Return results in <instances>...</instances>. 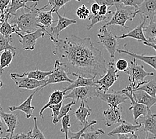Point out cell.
Masks as SVG:
<instances>
[{"label": "cell", "mask_w": 156, "mask_h": 139, "mask_svg": "<svg viewBox=\"0 0 156 139\" xmlns=\"http://www.w3.org/2000/svg\"><path fill=\"white\" fill-rule=\"evenodd\" d=\"M49 39L55 46L53 53L59 58L67 74L100 78L106 73L107 66L102 52L95 47L90 37L72 35L63 39Z\"/></svg>", "instance_id": "cell-1"}, {"label": "cell", "mask_w": 156, "mask_h": 139, "mask_svg": "<svg viewBox=\"0 0 156 139\" xmlns=\"http://www.w3.org/2000/svg\"><path fill=\"white\" fill-rule=\"evenodd\" d=\"M37 3L31 6L30 9L26 11V8H22L12 16H9L8 21L16 28V31L20 33H31L37 30L39 25L37 21V15L39 8Z\"/></svg>", "instance_id": "cell-2"}, {"label": "cell", "mask_w": 156, "mask_h": 139, "mask_svg": "<svg viewBox=\"0 0 156 139\" xmlns=\"http://www.w3.org/2000/svg\"><path fill=\"white\" fill-rule=\"evenodd\" d=\"M114 5L116 11L113 13L112 19L104 24L103 27H107L109 26H118L122 29L128 30L129 27L126 26L127 21H132L137 15V9L133 7L124 6L119 2L115 3Z\"/></svg>", "instance_id": "cell-3"}, {"label": "cell", "mask_w": 156, "mask_h": 139, "mask_svg": "<svg viewBox=\"0 0 156 139\" xmlns=\"http://www.w3.org/2000/svg\"><path fill=\"white\" fill-rule=\"evenodd\" d=\"M129 78V86L132 90L139 88L144 84L147 80L144 78L147 76H152L154 75V72H148L145 70L143 65H140L137 62V60L133 58L130 62L128 68L125 72Z\"/></svg>", "instance_id": "cell-4"}, {"label": "cell", "mask_w": 156, "mask_h": 139, "mask_svg": "<svg viewBox=\"0 0 156 139\" xmlns=\"http://www.w3.org/2000/svg\"><path fill=\"white\" fill-rule=\"evenodd\" d=\"M118 72L119 71L115 68L114 59L109 62L106 73L100 79L95 81L98 90L102 92H108L109 88L114 84L119 77Z\"/></svg>", "instance_id": "cell-5"}, {"label": "cell", "mask_w": 156, "mask_h": 139, "mask_svg": "<svg viewBox=\"0 0 156 139\" xmlns=\"http://www.w3.org/2000/svg\"><path fill=\"white\" fill-rule=\"evenodd\" d=\"M45 80L46 82L44 86H42L41 88L37 89V90H35V92H37L38 91H40L42 90L44 87L50 84L64 82H69L71 84L73 82V80L70 79L68 77V74L66 72L64 68H63L61 62H60L59 60H55L52 72L50 75H49V76L46 78Z\"/></svg>", "instance_id": "cell-6"}, {"label": "cell", "mask_w": 156, "mask_h": 139, "mask_svg": "<svg viewBox=\"0 0 156 139\" xmlns=\"http://www.w3.org/2000/svg\"><path fill=\"white\" fill-rule=\"evenodd\" d=\"M99 39V44H101L106 49L110 56V58L113 60L115 58L118 46V41L116 35L107 30V27H101L100 29V33L97 34Z\"/></svg>", "instance_id": "cell-7"}, {"label": "cell", "mask_w": 156, "mask_h": 139, "mask_svg": "<svg viewBox=\"0 0 156 139\" xmlns=\"http://www.w3.org/2000/svg\"><path fill=\"white\" fill-rule=\"evenodd\" d=\"M46 29L39 27L37 30L31 33L23 34L16 31L15 34L18 36V40L22 45L23 50H34L37 40L40 38H44Z\"/></svg>", "instance_id": "cell-8"}, {"label": "cell", "mask_w": 156, "mask_h": 139, "mask_svg": "<svg viewBox=\"0 0 156 139\" xmlns=\"http://www.w3.org/2000/svg\"><path fill=\"white\" fill-rule=\"evenodd\" d=\"M100 90H98L96 85L90 86L78 87L71 90L69 94L65 95L64 98H71L74 101H85L94 97H98Z\"/></svg>", "instance_id": "cell-9"}, {"label": "cell", "mask_w": 156, "mask_h": 139, "mask_svg": "<svg viewBox=\"0 0 156 139\" xmlns=\"http://www.w3.org/2000/svg\"><path fill=\"white\" fill-rule=\"evenodd\" d=\"M120 92L124 95H126L129 101H131V106L129 108V110H132L134 121L136 124H138L137 120L141 116H145L147 115L150 109H149L146 106L140 104L137 102L133 98L132 96V89L129 86H127L126 88L120 90Z\"/></svg>", "instance_id": "cell-10"}, {"label": "cell", "mask_w": 156, "mask_h": 139, "mask_svg": "<svg viewBox=\"0 0 156 139\" xmlns=\"http://www.w3.org/2000/svg\"><path fill=\"white\" fill-rule=\"evenodd\" d=\"M10 77L20 88L26 89L28 90H37L42 86H44L46 82L45 80L40 81L28 78L23 75V74H19L17 73H11Z\"/></svg>", "instance_id": "cell-11"}, {"label": "cell", "mask_w": 156, "mask_h": 139, "mask_svg": "<svg viewBox=\"0 0 156 139\" xmlns=\"http://www.w3.org/2000/svg\"><path fill=\"white\" fill-rule=\"evenodd\" d=\"M55 13L58 16V20L55 21L58 22V24H57L55 26L50 27L51 33H49L48 31H46L45 34H47L49 35V38L57 40V39L59 38V35L62 31L66 29L67 27L72 26V25L76 24L77 23V21L74 19L72 20L67 18V17L65 16L66 13H64V16H61L58 12H56Z\"/></svg>", "instance_id": "cell-12"}, {"label": "cell", "mask_w": 156, "mask_h": 139, "mask_svg": "<svg viewBox=\"0 0 156 139\" xmlns=\"http://www.w3.org/2000/svg\"><path fill=\"white\" fill-rule=\"evenodd\" d=\"M98 97L107 103L109 107H113V108H117L120 104L125 103L127 100H128V98L126 95L123 94L120 91L116 90H113L111 93L100 91Z\"/></svg>", "instance_id": "cell-13"}, {"label": "cell", "mask_w": 156, "mask_h": 139, "mask_svg": "<svg viewBox=\"0 0 156 139\" xmlns=\"http://www.w3.org/2000/svg\"><path fill=\"white\" fill-rule=\"evenodd\" d=\"M137 13L140 14L142 18L154 20L156 16V0H143L137 8Z\"/></svg>", "instance_id": "cell-14"}, {"label": "cell", "mask_w": 156, "mask_h": 139, "mask_svg": "<svg viewBox=\"0 0 156 139\" xmlns=\"http://www.w3.org/2000/svg\"><path fill=\"white\" fill-rule=\"evenodd\" d=\"M119 126H116L114 129H113L111 132L108 134L109 137H113L115 135H118L119 134H134L135 132L138 131L141 129L142 124L141 123H138L136 124H133L129 122H127L125 120H122Z\"/></svg>", "instance_id": "cell-15"}, {"label": "cell", "mask_w": 156, "mask_h": 139, "mask_svg": "<svg viewBox=\"0 0 156 139\" xmlns=\"http://www.w3.org/2000/svg\"><path fill=\"white\" fill-rule=\"evenodd\" d=\"M122 110V107L119 106L117 108L109 107V109L104 110L103 115L104 117L105 125L107 127H110L113 124L121 122Z\"/></svg>", "instance_id": "cell-16"}, {"label": "cell", "mask_w": 156, "mask_h": 139, "mask_svg": "<svg viewBox=\"0 0 156 139\" xmlns=\"http://www.w3.org/2000/svg\"><path fill=\"white\" fill-rule=\"evenodd\" d=\"M35 93H36V92L34 91L33 93L30 95L29 97L25 100L20 105L9 106V110L11 112L20 110V111L23 112L25 115H26L27 119H30V118L33 116V112L35 109V107L31 105V102H32Z\"/></svg>", "instance_id": "cell-17"}, {"label": "cell", "mask_w": 156, "mask_h": 139, "mask_svg": "<svg viewBox=\"0 0 156 139\" xmlns=\"http://www.w3.org/2000/svg\"><path fill=\"white\" fill-rule=\"evenodd\" d=\"M91 112L92 110L87 105L86 101H81L79 108L74 112V115L76 116V119L80 123L82 128L89 123L88 117L91 115Z\"/></svg>", "instance_id": "cell-18"}, {"label": "cell", "mask_w": 156, "mask_h": 139, "mask_svg": "<svg viewBox=\"0 0 156 139\" xmlns=\"http://www.w3.org/2000/svg\"><path fill=\"white\" fill-rule=\"evenodd\" d=\"M146 19L142 18V22L140 25H138L136 27H135L134 29L129 31V32H127L126 34H124L122 35H120V36H117L116 35L117 39L119 40V39L131 38L133 39H136V40L139 42H147V39L145 38L144 34V27L145 26V22H146Z\"/></svg>", "instance_id": "cell-19"}, {"label": "cell", "mask_w": 156, "mask_h": 139, "mask_svg": "<svg viewBox=\"0 0 156 139\" xmlns=\"http://www.w3.org/2000/svg\"><path fill=\"white\" fill-rule=\"evenodd\" d=\"M0 115L7 126L5 132L9 133V135H13L18 124L17 115L13 113H6L3 111V109H0Z\"/></svg>", "instance_id": "cell-20"}, {"label": "cell", "mask_w": 156, "mask_h": 139, "mask_svg": "<svg viewBox=\"0 0 156 139\" xmlns=\"http://www.w3.org/2000/svg\"><path fill=\"white\" fill-rule=\"evenodd\" d=\"M133 99L140 104L146 106L149 109L156 104V98H154L143 90H133Z\"/></svg>", "instance_id": "cell-21"}, {"label": "cell", "mask_w": 156, "mask_h": 139, "mask_svg": "<svg viewBox=\"0 0 156 139\" xmlns=\"http://www.w3.org/2000/svg\"><path fill=\"white\" fill-rule=\"evenodd\" d=\"M144 124V130L146 134L151 133L156 136V115L151 112V110L149 111L147 115L141 118V122H138Z\"/></svg>", "instance_id": "cell-22"}, {"label": "cell", "mask_w": 156, "mask_h": 139, "mask_svg": "<svg viewBox=\"0 0 156 139\" xmlns=\"http://www.w3.org/2000/svg\"><path fill=\"white\" fill-rule=\"evenodd\" d=\"M44 10L39 8L37 15V21L39 27L46 29L48 27H51L52 24L54 23V19H53L52 16L54 10L51 9L50 11H48V12Z\"/></svg>", "instance_id": "cell-23"}, {"label": "cell", "mask_w": 156, "mask_h": 139, "mask_svg": "<svg viewBox=\"0 0 156 139\" xmlns=\"http://www.w3.org/2000/svg\"><path fill=\"white\" fill-rule=\"evenodd\" d=\"M117 52L119 53H125V54L129 55L132 56L133 58L136 60H140L141 61L144 62V63L148 64L149 66L153 68L156 71V55L149 56V55H140L136 53L132 52L128 50L123 49H118Z\"/></svg>", "instance_id": "cell-24"}, {"label": "cell", "mask_w": 156, "mask_h": 139, "mask_svg": "<svg viewBox=\"0 0 156 139\" xmlns=\"http://www.w3.org/2000/svg\"><path fill=\"white\" fill-rule=\"evenodd\" d=\"M66 92L64 90H55L51 93V94L49 96V100L48 102L46 103V104L42 107V108L40 111V116L44 119L43 113L45 109L48 108L49 106L55 104H58L60 102H62L63 99H64Z\"/></svg>", "instance_id": "cell-25"}, {"label": "cell", "mask_w": 156, "mask_h": 139, "mask_svg": "<svg viewBox=\"0 0 156 139\" xmlns=\"http://www.w3.org/2000/svg\"><path fill=\"white\" fill-rule=\"evenodd\" d=\"M77 77V80H73L72 83H71L70 85H69L64 90L66 92L67 91L69 90H72L73 89L78 88V87H83V86H95V81L96 80V78H85L81 76H80V75H77L76 76Z\"/></svg>", "instance_id": "cell-26"}, {"label": "cell", "mask_w": 156, "mask_h": 139, "mask_svg": "<svg viewBox=\"0 0 156 139\" xmlns=\"http://www.w3.org/2000/svg\"><path fill=\"white\" fill-rule=\"evenodd\" d=\"M16 54V49H8L0 53V72L3 73V69L8 67Z\"/></svg>", "instance_id": "cell-27"}, {"label": "cell", "mask_w": 156, "mask_h": 139, "mask_svg": "<svg viewBox=\"0 0 156 139\" xmlns=\"http://www.w3.org/2000/svg\"><path fill=\"white\" fill-rule=\"evenodd\" d=\"M30 2V0H11L9 5L5 11L4 14H8L9 16H12L15 14L17 11L22 8H26L27 9H31V6L26 5L27 2Z\"/></svg>", "instance_id": "cell-28"}, {"label": "cell", "mask_w": 156, "mask_h": 139, "mask_svg": "<svg viewBox=\"0 0 156 139\" xmlns=\"http://www.w3.org/2000/svg\"><path fill=\"white\" fill-rule=\"evenodd\" d=\"M9 16L8 14H4V18L0 26V34L6 38H12V34L16 31L15 27L9 23Z\"/></svg>", "instance_id": "cell-29"}, {"label": "cell", "mask_w": 156, "mask_h": 139, "mask_svg": "<svg viewBox=\"0 0 156 139\" xmlns=\"http://www.w3.org/2000/svg\"><path fill=\"white\" fill-rule=\"evenodd\" d=\"M144 34L147 42H156V21L154 20H150L147 26L144 27Z\"/></svg>", "instance_id": "cell-30"}, {"label": "cell", "mask_w": 156, "mask_h": 139, "mask_svg": "<svg viewBox=\"0 0 156 139\" xmlns=\"http://www.w3.org/2000/svg\"><path fill=\"white\" fill-rule=\"evenodd\" d=\"M133 90H143L154 98H156V80H149L139 88Z\"/></svg>", "instance_id": "cell-31"}, {"label": "cell", "mask_w": 156, "mask_h": 139, "mask_svg": "<svg viewBox=\"0 0 156 139\" xmlns=\"http://www.w3.org/2000/svg\"><path fill=\"white\" fill-rule=\"evenodd\" d=\"M52 72L51 71H48V72H45V71H41L40 70H35L32 71H30V72H24L23 75L25 76L30 78H33V79L37 80H44L46 79L49 75H50Z\"/></svg>", "instance_id": "cell-32"}, {"label": "cell", "mask_w": 156, "mask_h": 139, "mask_svg": "<svg viewBox=\"0 0 156 139\" xmlns=\"http://www.w3.org/2000/svg\"><path fill=\"white\" fill-rule=\"evenodd\" d=\"M72 1V0H48V2L47 4H46L45 6L42 7L40 9L44 10L46 8H48L49 5H50L51 7V9L54 10V12H58V11L63 8L66 3L68 2ZM77 2H80V0H76Z\"/></svg>", "instance_id": "cell-33"}, {"label": "cell", "mask_w": 156, "mask_h": 139, "mask_svg": "<svg viewBox=\"0 0 156 139\" xmlns=\"http://www.w3.org/2000/svg\"><path fill=\"white\" fill-rule=\"evenodd\" d=\"M97 123H98L97 120H90V123H88L86 126H84L83 128H81L79 131L74 133V132L69 130L68 138H67V139H80L81 138V134H83L84 131H86V130L88 129V128H90V127H91L92 126Z\"/></svg>", "instance_id": "cell-34"}, {"label": "cell", "mask_w": 156, "mask_h": 139, "mask_svg": "<svg viewBox=\"0 0 156 139\" xmlns=\"http://www.w3.org/2000/svg\"><path fill=\"white\" fill-rule=\"evenodd\" d=\"M34 126L32 130L28 132L30 138L29 139H46L43 133L40 130L37 125V117H34Z\"/></svg>", "instance_id": "cell-35"}, {"label": "cell", "mask_w": 156, "mask_h": 139, "mask_svg": "<svg viewBox=\"0 0 156 139\" xmlns=\"http://www.w3.org/2000/svg\"><path fill=\"white\" fill-rule=\"evenodd\" d=\"M104 134L105 132L101 128H99L98 130H91L90 131H87V130H86L81 134V137L83 139H98L100 136Z\"/></svg>", "instance_id": "cell-36"}, {"label": "cell", "mask_w": 156, "mask_h": 139, "mask_svg": "<svg viewBox=\"0 0 156 139\" xmlns=\"http://www.w3.org/2000/svg\"><path fill=\"white\" fill-rule=\"evenodd\" d=\"M12 38H6L5 37L3 36L2 34H0V53L8 49H16V48L15 46L12 45Z\"/></svg>", "instance_id": "cell-37"}, {"label": "cell", "mask_w": 156, "mask_h": 139, "mask_svg": "<svg viewBox=\"0 0 156 139\" xmlns=\"http://www.w3.org/2000/svg\"><path fill=\"white\" fill-rule=\"evenodd\" d=\"M88 19L90 21V24L87 26V30H90L92 29L95 24H97L98 23H100L102 22V21H104L108 19V16H100L99 14H96V15H93L92 14L91 16H89Z\"/></svg>", "instance_id": "cell-38"}, {"label": "cell", "mask_w": 156, "mask_h": 139, "mask_svg": "<svg viewBox=\"0 0 156 139\" xmlns=\"http://www.w3.org/2000/svg\"><path fill=\"white\" fill-rule=\"evenodd\" d=\"M62 119V127L60 131H61L62 133H64L65 139H67V138H68V133L69 130V128L71 127L70 116L69 115H67L66 116H63Z\"/></svg>", "instance_id": "cell-39"}, {"label": "cell", "mask_w": 156, "mask_h": 139, "mask_svg": "<svg viewBox=\"0 0 156 139\" xmlns=\"http://www.w3.org/2000/svg\"><path fill=\"white\" fill-rule=\"evenodd\" d=\"M62 104H63V102L59 103L58 104L52 105L49 107V108H51L52 110V115H51V117L53 119L52 122L54 123V124H55V125H56V124L59 122L58 120V117L59 115L60 109L62 108Z\"/></svg>", "instance_id": "cell-40"}, {"label": "cell", "mask_w": 156, "mask_h": 139, "mask_svg": "<svg viewBox=\"0 0 156 139\" xmlns=\"http://www.w3.org/2000/svg\"><path fill=\"white\" fill-rule=\"evenodd\" d=\"M76 104V102L72 101V102H69L67 104H65V105H62L61 109H60V112H59V115L58 117V121L60 120V119H62L63 116H66L67 115H68V113L69 112V111L72 110V106L73 105H75Z\"/></svg>", "instance_id": "cell-41"}, {"label": "cell", "mask_w": 156, "mask_h": 139, "mask_svg": "<svg viewBox=\"0 0 156 139\" xmlns=\"http://www.w3.org/2000/svg\"><path fill=\"white\" fill-rule=\"evenodd\" d=\"M90 14V11L87 7L83 4L79 7L76 10V15L81 20H86L89 17Z\"/></svg>", "instance_id": "cell-42"}, {"label": "cell", "mask_w": 156, "mask_h": 139, "mask_svg": "<svg viewBox=\"0 0 156 139\" xmlns=\"http://www.w3.org/2000/svg\"><path fill=\"white\" fill-rule=\"evenodd\" d=\"M115 65L116 69L118 71L125 72L127 70V68H128L129 64L127 60L124 59H119L117 61V62L115 64Z\"/></svg>", "instance_id": "cell-43"}, {"label": "cell", "mask_w": 156, "mask_h": 139, "mask_svg": "<svg viewBox=\"0 0 156 139\" xmlns=\"http://www.w3.org/2000/svg\"><path fill=\"white\" fill-rule=\"evenodd\" d=\"M119 2L122 3L124 6L133 7L137 9L138 6L142 3L143 0H119Z\"/></svg>", "instance_id": "cell-44"}, {"label": "cell", "mask_w": 156, "mask_h": 139, "mask_svg": "<svg viewBox=\"0 0 156 139\" xmlns=\"http://www.w3.org/2000/svg\"><path fill=\"white\" fill-rule=\"evenodd\" d=\"M8 139H29L30 136L28 133H18V134H13V135H9L8 134Z\"/></svg>", "instance_id": "cell-45"}, {"label": "cell", "mask_w": 156, "mask_h": 139, "mask_svg": "<svg viewBox=\"0 0 156 139\" xmlns=\"http://www.w3.org/2000/svg\"><path fill=\"white\" fill-rule=\"evenodd\" d=\"M94 1L100 5H104L108 7H112L115 4V2H119V0H94Z\"/></svg>", "instance_id": "cell-46"}, {"label": "cell", "mask_w": 156, "mask_h": 139, "mask_svg": "<svg viewBox=\"0 0 156 139\" xmlns=\"http://www.w3.org/2000/svg\"><path fill=\"white\" fill-rule=\"evenodd\" d=\"M11 0H0V13L1 16H4V13L6 9L8 8Z\"/></svg>", "instance_id": "cell-47"}, {"label": "cell", "mask_w": 156, "mask_h": 139, "mask_svg": "<svg viewBox=\"0 0 156 139\" xmlns=\"http://www.w3.org/2000/svg\"><path fill=\"white\" fill-rule=\"evenodd\" d=\"M108 13H112L111 11H109V7L104 5H100V9H99V12H98L99 15L106 16V14H107Z\"/></svg>", "instance_id": "cell-48"}, {"label": "cell", "mask_w": 156, "mask_h": 139, "mask_svg": "<svg viewBox=\"0 0 156 139\" xmlns=\"http://www.w3.org/2000/svg\"><path fill=\"white\" fill-rule=\"evenodd\" d=\"M100 5H99L98 3H93L91 7V13L93 14V15H96V14H98V12H99V9H100Z\"/></svg>", "instance_id": "cell-49"}, {"label": "cell", "mask_w": 156, "mask_h": 139, "mask_svg": "<svg viewBox=\"0 0 156 139\" xmlns=\"http://www.w3.org/2000/svg\"><path fill=\"white\" fill-rule=\"evenodd\" d=\"M142 44L145 46H149V47H151L154 48L156 51V42H142Z\"/></svg>", "instance_id": "cell-50"}, {"label": "cell", "mask_w": 156, "mask_h": 139, "mask_svg": "<svg viewBox=\"0 0 156 139\" xmlns=\"http://www.w3.org/2000/svg\"><path fill=\"white\" fill-rule=\"evenodd\" d=\"M132 137H129L127 134H118V139H132Z\"/></svg>", "instance_id": "cell-51"}, {"label": "cell", "mask_w": 156, "mask_h": 139, "mask_svg": "<svg viewBox=\"0 0 156 139\" xmlns=\"http://www.w3.org/2000/svg\"><path fill=\"white\" fill-rule=\"evenodd\" d=\"M3 131H4V126H3V124L2 121V117L0 115V134H3Z\"/></svg>", "instance_id": "cell-52"}, {"label": "cell", "mask_w": 156, "mask_h": 139, "mask_svg": "<svg viewBox=\"0 0 156 139\" xmlns=\"http://www.w3.org/2000/svg\"><path fill=\"white\" fill-rule=\"evenodd\" d=\"M2 73L0 72V90H1V88L3 87V82L2 80ZM0 109H2L1 104H0Z\"/></svg>", "instance_id": "cell-53"}, {"label": "cell", "mask_w": 156, "mask_h": 139, "mask_svg": "<svg viewBox=\"0 0 156 139\" xmlns=\"http://www.w3.org/2000/svg\"><path fill=\"white\" fill-rule=\"evenodd\" d=\"M3 18H4V16H1V13H0V26H1V24H2V23Z\"/></svg>", "instance_id": "cell-54"}, {"label": "cell", "mask_w": 156, "mask_h": 139, "mask_svg": "<svg viewBox=\"0 0 156 139\" xmlns=\"http://www.w3.org/2000/svg\"><path fill=\"white\" fill-rule=\"evenodd\" d=\"M132 136L134 137V139H138V137L137 136L136 134H135V133L132 134Z\"/></svg>", "instance_id": "cell-55"}, {"label": "cell", "mask_w": 156, "mask_h": 139, "mask_svg": "<svg viewBox=\"0 0 156 139\" xmlns=\"http://www.w3.org/2000/svg\"><path fill=\"white\" fill-rule=\"evenodd\" d=\"M30 2H34V3H37L39 2V0H30Z\"/></svg>", "instance_id": "cell-56"}, {"label": "cell", "mask_w": 156, "mask_h": 139, "mask_svg": "<svg viewBox=\"0 0 156 139\" xmlns=\"http://www.w3.org/2000/svg\"><path fill=\"white\" fill-rule=\"evenodd\" d=\"M148 139H156V136H154V137H151V138H148Z\"/></svg>", "instance_id": "cell-57"}, {"label": "cell", "mask_w": 156, "mask_h": 139, "mask_svg": "<svg viewBox=\"0 0 156 139\" xmlns=\"http://www.w3.org/2000/svg\"><path fill=\"white\" fill-rule=\"evenodd\" d=\"M1 139H8V137H7V136L5 137H2Z\"/></svg>", "instance_id": "cell-58"}, {"label": "cell", "mask_w": 156, "mask_h": 139, "mask_svg": "<svg viewBox=\"0 0 156 139\" xmlns=\"http://www.w3.org/2000/svg\"><path fill=\"white\" fill-rule=\"evenodd\" d=\"M148 134H146V138H145V139H148Z\"/></svg>", "instance_id": "cell-59"}, {"label": "cell", "mask_w": 156, "mask_h": 139, "mask_svg": "<svg viewBox=\"0 0 156 139\" xmlns=\"http://www.w3.org/2000/svg\"><path fill=\"white\" fill-rule=\"evenodd\" d=\"M1 138H2V137H0V139H1Z\"/></svg>", "instance_id": "cell-60"}]
</instances>
